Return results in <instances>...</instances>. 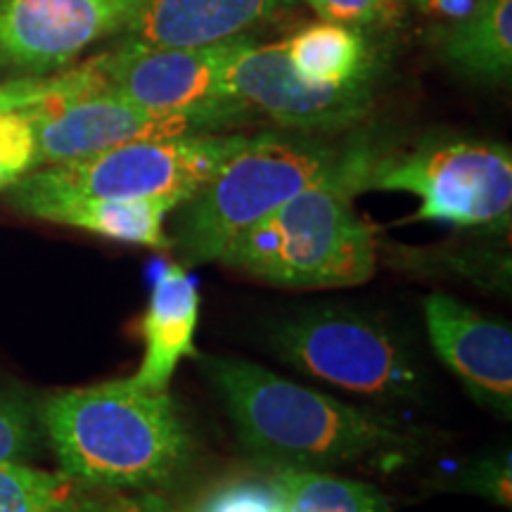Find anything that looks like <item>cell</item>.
<instances>
[{
  "label": "cell",
  "instance_id": "6da1fadb",
  "mask_svg": "<svg viewBox=\"0 0 512 512\" xmlns=\"http://www.w3.org/2000/svg\"><path fill=\"white\" fill-rule=\"evenodd\" d=\"M219 392L240 446L273 470H332L406 460L422 446L411 427L304 387L245 358L195 354Z\"/></svg>",
  "mask_w": 512,
  "mask_h": 512
},
{
  "label": "cell",
  "instance_id": "7a4b0ae2",
  "mask_svg": "<svg viewBox=\"0 0 512 512\" xmlns=\"http://www.w3.org/2000/svg\"><path fill=\"white\" fill-rule=\"evenodd\" d=\"M38 418L60 472L98 489L157 494L195 463V437L169 389L133 377L57 392Z\"/></svg>",
  "mask_w": 512,
  "mask_h": 512
},
{
  "label": "cell",
  "instance_id": "3957f363",
  "mask_svg": "<svg viewBox=\"0 0 512 512\" xmlns=\"http://www.w3.org/2000/svg\"><path fill=\"white\" fill-rule=\"evenodd\" d=\"M373 140L347 166L287 200L221 254V264L292 290L354 287L373 278L380 259L375 228L358 216L354 197L377 155Z\"/></svg>",
  "mask_w": 512,
  "mask_h": 512
},
{
  "label": "cell",
  "instance_id": "277c9868",
  "mask_svg": "<svg viewBox=\"0 0 512 512\" xmlns=\"http://www.w3.org/2000/svg\"><path fill=\"white\" fill-rule=\"evenodd\" d=\"M370 138L344 143L323 133L271 131L247 136L195 195L178 204L171 252L185 268L219 261L233 240L294 195L347 166Z\"/></svg>",
  "mask_w": 512,
  "mask_h": 512
},
{
  "label": "cell",
  "instance_id": "5b68a950",
  "mask_svg": "<svg viewBox=\"0 0 512 512\" xmlns=\"http://www.w3.org/2000/svg\"><path fill=\"white\" fill-rule=\"evenodd\" d=\"M242 133L136 140L72 162L38 166L15 181L5 200L15 211L64 197L174 200L183 204L245 143Z\"/></svg>",
  "mask_w": 512,
  "mask_h": 512
},
{
  "label": "cell",
  "instance_id": "8992f818",
  "mask_svg": "<svg viewBox=\"0 0 512 512\" xmlns=\"http://www.w3.org/2000/svg\"><path fill=\"white\" fill-rule=\"evenodd\" d=\"M408 192L420 207L411 219L505 235L512 219V155L501 143L430 138L403 152L377 150L363 192Z\"/></svg>",
  "mask_w": 512,
  "mask_h": 512
},
{
  "label": "cell",
  "instance_id": "52a82bcc",
  "mask_svg": "<svg viewBox=\"0 0 512 512\" xmlns=\"http://www.w3.org/2000/svg\"><path fill=\"white\" fill-rule=\"evenodd\" d=\"M271 349L313 380L373 401H420L427 373L392 325L344 306L294 313L275 325Z\"/></svg>",
  "mask_w": 512,
  "mask_h": 512
},
{
  "label": "cell",
  "instance_id": "ba28073f",
  "mask_svg": "<svg viewBox=\"0 0 512 512\" xmlns=\"http://www.w3.org/2000/svg\"><path fill=\"white\" fill-rule=\"evenodd\" d=\"M242 36L204 48H145L117 43L95 55L100 91L140 107L204 119L216 131L252 117L228 86V60Z\"/></svg>",
  "mask_w": 512,
  "mask_h": 512
},
{
  "label": "cell",
  "instance_id": "9c48e42d",
  "mask_svg": "<svg viewBox=\"0 0 512 512\" xmlns=\"http://www.w3.org/2000/svg\"><path fill=\"white\" fill-rule=\"evenodd\" d=\"M140 0H0V72L50 76L117 38Z\"/></svg>",
  "mask_w": 512,
  "mask_h": 512
},
{
  "label": "cell",
  "instance_id": "30bf717a",
  "mask_svg": "<svg viewBox=\"0 0 512 512\" xmlns=\"http://www.w3.org/2000/svg\"><path fill=\"white\" fill-rule=\"evenodd\" d=\"M27 114L36 138V169L98 155L136 140L219 133L204 119L147 110L105 91L46 102Z\"/></svg>",
  "mask_w": 512,
  "mask_h": 512
},
{
  "label": "cell",
  "instance_id": "8fae6325",
  "mask_svg": "<svg viewBox=\"0 0 512 512\" xmlns=\"http://www.w3.org/2000/svg\"><path fill=\"white\" fill-rule=\"evenodd\" d=\"M432 351L479 406L512 418V330L451 294L422 304Z\"/></svg>",
  "mask_w": 512,
  "mask_h": 512
},
{
  "label": "cell",
  "instance_id": "7c38bea8",
  "mask_svg": "<svg viewBox=\"0 0 512 512\" xmlns=\"http://www.w3.org/2000/svg\"><path fill=\"white\" fill-rule=\"evenodd\" d=\"M299 0H140L119 43L145 48H204L271 22Z\"/></svg>",
  "mask_w": 512,
  "mask_h": 512
},
{
  "label": "cell",
  "instance_id": "4fadbf2b",
  "mask_svg": "<svg viewBox=\"0 0 512 512\" xmlns=\"http://www.w3.org/2000/svg\"><path fill=\"white\" fill-rule=\"evenodd\" d=\"M278 46L287 69L311 91L373 107L380 62L363 29L323 19Z\"/></svg>",
  "mask_w": 512,
  "mask_h": 512
},
{
  "label": "cell",
  "instance_id": "5bb4252c",
  "mask_svg": "<svg viewBox=\"0 0 512 512\" xmlns=\"http://www.w3.org/2000/svg\"><path fill=\"white\" fill-rule=\"evenodd\" d=\"M200 320V290L183 264H164L143 318L145 354L136 375L147 389H169L178 363L195 358V332Z\"/></svg>",
  "mask_w": 512,
  "mask_h": 512
},
{
  "label": "cell",
  "instance_id": "9a60e30c",
  "mask_svg": "<svg viewBox=\"0 0 512 512\" xmlns=\"http://www.w3.org/2000/svg\"><path fill=\"white\" fill-rule=\"evenodd\" d=\"M174 200H100V197H64L36 202L19 214L60 223L100 238L171 252L166 219L174 214Z\"/></svg>",
  "mask_w": 512,
  "mask_h": 512
},
{
  "label": "cell",
  "instance_id": "2e32d148",
  "mask_svg": "<svg viewBox=\"0 0 512 512\" xmlns=\"http://www.w3.org/2000/svg\"><path fill=\"white\" fill-rule=\"evenodd\" d=\"M441 60L477 83L501 86L512 74V0H475L465 17L434 27Z\"/></svg>",
  "mask_w": 512,
  "mask_h": 512
},
{
  "label": "cell",
  "instance_id": "e0dca14e",
  "mask_svg": "<svg viewBox=\"0 0 512 512\" xmlns=\"http://www.w3.org/2000/svg\"><path fill=\"white\" fill-rule=\"evenodd\" d=\"M121 494L29 463H0V512H107Z\"/></svg>",
  "mask_w": 512,
  "mask_h": 512
},
{
  "label": "cell",
  "instance_id": "ac0fdd59",
  "mask_svg": "<svg viewBox=\"0 0 512 512\" xmlns=\"http://www.w3.org/2000/svg\"><path fill=\"white\" fill-rule=\"evenodd\" d=\"M275 479L283 512H392L377 486L328 470H278Z\"/></svg>",
  "mask_w": 512,
  "mask_h": 512
},
{
  "label": "cell",
  "instance_id": "d6986e66",
  "mask_svg": "<svg viewBox=\"0 0 512 512\" xmlns=\"http://www.w3.org/2000/svg\"><path fill=\"white\" fill-rule=\"evenodd\" d=\"M3 74V72H0ZM100 91L95 57L50 76H12L0 79V114L27 112L46 102H62Z\"/></svg>",
  "mask_w": 512,
  "mask_h": 512
},
{
  "label": "cell",
  "instance_id": "ffe728a7",
  "mask_svg": "<svg viewBox=\"0 0 512 512\" xmlns=\"http://www.w3.org/2000/svg\"><path fill=\"white\" fill-rule=\"evenodd\" d=\"M43 439L38 408L24 394L0 384V463H29Z\"/></svg>",
  "mask_w": 512,
  "mask_h": 512
},
{
  "label": "cell",
  "instance_id": "44dd1931",
  "mask_svg": "<svg viewBox=\"0 0 512 512\" xmlns=\"http://www.w3.org/2000/svg\"><path fill=\"white\" fill-rule=\"evenodd\" d=\"M444 491H456V494H470L484 501H491L503 508H510L512 503V467L510 451L505 448L496 456L479 458L470 463L458 475H453L448 482L441 484Z\"/></svg>",
  "mask_w": 512,
  "mask_h": 512
},
{
  "label": "cell",
  "instance_id": "7402d4cb",
  "mask_svg": "<svg viewBox=\"0 0 512 512\" xmlns=\"http://www.w3.org/2000/svg\"><path fill=\"white\" fill-rule=\"evenodd\" d=\"M195 512H283L278 479L242 477L216 486Z\"/></svg>",
  "mask_w": 512,
  "mask_h": 512
},
{
  "label": "cell",
  "instance_id": "603a6c76",
  "mask_svg": "<svg viewBox=\"0 0 512 512\" xmlns=\"http://www.w3.org/2000/svg\"><path fill=\"white\" fill-rule=\"evenodd\" d=\"M31 169H36V138L29 114H0V192Z\"/></svg>",
  "mask_w": 512,
  "mask_h": 512
},
{
  "label": "cell",
  "instance_id": "cb8c5ba5",
  "mask_svg": "<svg viewBox=\"0 0 512 512\" xmlns=\"http://www.w3.org/2000/svg\"><path fill=\"white\" fill-rule=\"evenodd\" d=\"M320 19L356 29H377L399 22L408 0H304Z\"/></svg>",
  "mask_w": 512,
  "mask_h": 512
},
{
  "label": "cell",
  "instance_id": "d4e9b609",
  "mask_svg": "<svg viewBox=\"0 0 512 512\" xmlns=\"http://www.w3.org/2000/svg\"><path fill=\"white\" fill-rule=\"evenodd\" d=\"M408 3L415 5L422 15L437 19V27H441V24H451L465 17L475 0H408Z\"/></svg>",
  "mask_w": 512,
  "mask_h": 512
},
{
  "label": "cell",
  "instance_id": "484cf974",
  "mask_svg": "<svg viewBox=\"0 0 512 512\" xmlns=\"http://www.w3.org/2000/svg\"><path fill=\"white\" fill-rule=\"evenodd\" d=\"M107 512H181L174 505L166 503L159 494H138L126 496L121 494Z\"/></svg>",
  "mask_w": 512,
  "mask_h": 512
}]
</instances>
